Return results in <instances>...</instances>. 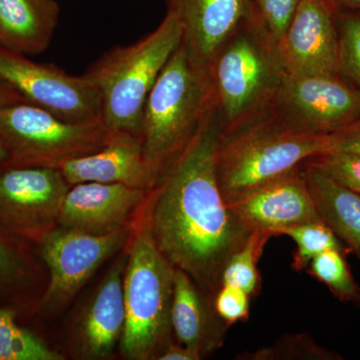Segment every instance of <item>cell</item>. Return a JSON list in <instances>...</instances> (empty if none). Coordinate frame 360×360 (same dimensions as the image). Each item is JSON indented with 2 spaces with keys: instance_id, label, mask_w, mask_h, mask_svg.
<instances>
[{
  "instance_id": "cell-1",
  "label": "cell",
  "mask_w": 360,
  "mask_h": 360,
  "mask_svg": "<svg viewBox=\"0 0 360 360\" xmlns=\"http://www.w3.org/2000/svg\"><path fill=\"white\" fill-rule=\"evenodd\" d=\"M217 110L156 182L146 217L160 252L213 297L225 265L251 233L220 191Z\"/></svg>"
},
{
  "instance_id": "cell-2",
  "label": "cell",
  "mask_w": 360,
  "mask_h": 360,
  "mask_svg": "<svg viewBox=\"0 0 360 360\" xmlns=\"http://www.w3.org/2000/svg\"><path fill=\"white\" fill-rule=\"evenodd\" d=\"M217 108L210 68L194 63L181 42L161 70L142 111V153L155 182Z\"/></svg>"
},
{
  "instance_id": "cell-3",
  "label": "cell",
  "mask_w": 360,
  "mask_h": 360,
  "mask_svg": "<svg viewBox=\"0 0 360 360\" xmlns=\"http://www.w3.org/2000/svg\"><path fill=\"white\" fill-rule=\"evenodd\" d=\"M335 134L302 131L281 117L248 123L220 137L217 172L227 203L248 195L302 167L305 161L335 148Z\"/></svg>"
},
{
  "instance_id": "cell-4",
  "label": "cell",
  "mask_w": 360,
  "mask_h": 360,
  "mask_svg": "<svg viewBox=\"0 0 360 360\" xmlns=\"http://www.w3.org/2000/svg\"><path fill=\"white\" fill-rule=\"evenodd\" d=\"M184 39L174 13L146 37L134 44L113 47L84 73L101 96V120L110 130L141 137L144 104L156 79Z\"/></svg>"
},
{
  "instance_id": "cell-5",
  "label": "cell",
  "mask_w": 360,
  "mask_h": 360,
  "mask_svg": "<svg viewBox=\"0 0 360 360\" xmlns=\"http://www.w3.org/2000/svg\"><path fill=\"white\" fill-rule=\"evenodd\" d=\"M175 269L144 220L130 241L123 274L125 323L120 342L127 359H158L172 342Z\"/></svg>"
},
{
  "instance_id": "cell-6",
  "label": "cell",
  "mask_w": 360,
  "mask_h": 360,
  "mask_svg": "<svg viewBox=\"0 0 360 360\" xmlns=\"http://www.w3.org/2000/svg\"><path fill=\"white\" fill-rule=\"evenodd\" d=\"M108 132L101 118L68 122L30 103L0 108V139L14 167L59 168L103 148Z\"/></svg>"
},
{
  "instance_id": "cell-7",
  "label": "cell",
  "mask_w": 360,
  "mask_h": 360,
  "mask_svg": "<svg viewBox=\"0 0 360 360\" xmlns=\"http://www.w3.org/2000/svg\"><path fill=\"white\" fill-rule=\"evenodd\" d=\"M0 80L27 103L72 122L101 118L98 91L82 75H73L49 63H39L0 47Z\"/></svg>"
},
{
  "instance_id": "cell-8",
  "label": "cell",
  "mask_w": 360,
  "mask_h": 360,
  "mask_svg": "<svg viewBox=\"0 0 360 360\" xmlns=\"http://www.w3.org/2000/svg\"><path fill=\"white\" fill-rule=\"evenodd\" d=\"M40 236V253L51 274L40 305L56 312L70 302L105 260L127 245L129 231L94 236L59 225Z\"/></svg>"
},
{
  "instance_id": "cell-9",
  "label": "cell",
  "mask_w": 360,
  "mask_h": 360,
  "mask_svg": "<svg viewBox=\"0 0 360 360\" xmlns=\"http://www.w3.org/2000/svg\"><path fill=\"white\" fill-rule=\"evenodd\" d=\"M217 108L221 110L226 129L222 135L243 127L251 111L276 94L281 70L276 68L264 51L248 37H243L219 52L210 65Z\"/></svg>"
},
{
  "instance_id": "cell-10",
  "label": "cell",
  "mask_w": 360,
  "mask_h": 360,
  "mask_svg": "<svg viewBox=\"0 0 360 360\" xmlns=\"http://www.w3.org/2000/svg\"><path fill=\"white\" fill-rule=\"evenodd\" d=\"M281 118L302 131L335 134L360 120V94L336 75H291L281 71L276 90Z\"/></svg>"
},
{
  "instance_id": "cell-11",
  "label": "cell",
  "mask_w": 360,
  "mask_h": 360,
  "mask_svg": "<svg viewBox=\"0 0 360 360\" xmlns=\"http://www.w3.org/2000/svg\"><path fill=\"white\" fill-rule=\"evenodd\" d=\"M70 187L56 167H14L0 172V224L41 236L58 224Z\"/></svg>"
},
{
  "instance_id": "cell-12",
  "label": "cell",
  "mask_w": 360,
  "mask_h": 360,
  "mask_svg": "<svg viewBox=\"0 0 360 360\" xmlns=\"http://www.w3.org/2000/svg\"><path fill=\"white\" fill-rule=\"evenodd\" d=\"M277 44L279 68L291 75H336L340 39L328 0H300Z\"/></svg>"
},
{
  "instance_id": "cell-13",
  "label": "cell",
  "mask_w": 360,
  "mask_h": 360,
  "mask_svg": "<svg viewBox=\"0 0 360 360\" xmlns=\"http://www.w3.org/2000/svg\"><path fill=\"white\" fill-rule=\"evenodd\" d=\"M149 193L120 184H75L66 193L58 224L94 236L122 231Z\"/></svg>"
},
{
  "instance_id": "cell-14",
  "label": "cell",
  "mask_w": 360,
  "mask_h": 360,
  "mask_svg": "<svg viewBox=\"0 0 360 360\" xmlns=\"http://www.w3.org/2000/svg\"><path fill=\"white\" fill-rule=\"evenodd\" d=\"M227 205L246 229L271 236L293 225L322 221L302 167Z\"/></svg>"
},
{
  "instance_id": "cell-15",
  "label": "cell",
  "mask_w": 360,
  "mask_h": 360,
  "mask_svg": "<svg viewBox=\"0 0 360 360\" xmlns=\"http://www.w3.org/2000/svg\"><path fill=\"white\" fill-rule=\"evenodd\" d=\"M59 169L70 186L99 182L151 191L156 184L144 161L141 137L122 130H110L103 148L70 158Z\"/></svg>"
},
{
  "instance_id": "cell-16",
  "label": "cell",
  "mask_w": 360,
  "mask_h": 360,
  "mask_svg": "<svg viewBox=\"0 0 360 360\" xmlns=\"http://www.w3.org/2000/svg\"><path fill=\"white\" fill-rule=\"evenodd\" d=\"M248 11L246 0H168L167 7L182 26L189 56L206 68Z\"/></svg>"
},
{
  "instance_id": "cell-17",
  "label": "cell",
  "mask_w": 360,
  "mask_h": 360,
  "mask_svg": "<svg viewBox=\"0 0 360 360\" xmlns=\"http://www.w3.org/2000/svg\"><path fill=\"white\" fill-rule=\"evenodd\" d=\"M127 253L108 270L82 315L77 333L80 354L86 359L108 356L122 338L125 323L123 274Z\"/></svg>"
},
{
  "instance_id": "cell-18",
  "label": "cell",
  "mask_w": 360,
  "mask_h": 360,
  "mask_svg": "<svg viewBox=\"0 0 360 360\" xmlns=\"http://www.w3.org/2000/svg\"><path fill=\"white\" fill-rule=\"evenodd\" d=\"M213 300L186 272L175 269L172 331L179 345L191 348L201 359L224 345L229 328L215 311Z\"/></svg>"
},
{
  "instance_id": "cell-19",
  "label": "cell",
  "mask_w": 360,
  "mask_h": 360,
  "mask_svg": "<svg viewBox=\"0 0 360 360\" xmlns=\"http://www.w3.org/2000/svg\"><path fill=\"white\" fill-rule=\"evenodd\" d=\"M56 0H0V47L37 56L49 49L58 27Z\"/></svg>"
},
{
  "instance_id": "cell-20",
  "label": "cell",
  "mask_w": 360,
  "mask_h": 360,
  "mask_svg": "<svg viewBox=\"0 0 360 360\" xmlns=\"http://www.w3.org/2000/svg\"><path fill=\"white\" fill-rule=\"evenodd\" d=\"M302 174L321 219L340 241H345L348 251H352L360 262V194L305 163Z\"/></svg>"
},
{
  "instance_id": "cell-21",
  "label": "cell",
  "mask_w": 360,
  "mask_h": 360,
  "mask_svg": "<svg viewBox=\"0 0 360 360\" xmlns=\"http://www.w3.org/2000/svg\"><path fill=\"white\" fill-rule=\"evenodd\" d=\"M270 238L272 236L269 232L251 231L245 245L229 258L225 265L221 285L236 286L250 296L257 295L260 285L257 262Z\"/></svg>"
},
{
  "instance_id": "cell-22",
  "label": "cell",
  "mask_w": 360,
  "mask_h": 360,
  "mask_svg": "<svg viewBox=\"0 0 360 360\" xmlns=\"http://www.w3.org/2000/svg\"><path fill=\"white\" fill-rule=\"evenodd\" d=\"M44 340L14 321L13 312L0 310V360H60Z\"/></svg>"
},
{
  "instance_id": "cell-23",
  "label": "cell",
  "mask_w": 360,
  "mask_h": 360,
  "mask_svg": "<svg viewBox=\"0 0 360 360\" xmlns=\"http://www.w3.org/2000/svg\"><path fill=\"white\" fill-rule=\"evenodd\" d=\"M288 236L295 241L296 250L291 266L295 271L307 269L309 262L324 251H348L343 248L340 239L323 221L293 225L279 231L277 236Z\"/></svg>"
},
{
  "instance_id": "cell-24",
  "label": "cell",
  "mask_w": 360,
  "mask_h": 360,
  "mask_svg": "<svg viewBox=\"0 0 360 360\" xmlns=\"http://www.w3.org/2000/svg\"><path fill=\"white\" fill-rule=\"evenodd\" d=\"M345 251L326 250L315 257L307 272L341 302L360 303V286L354 281L345 258Z\"/></svg>"
},
{
  "instance_id": "cell-25",
  "label": "cell",
  "mask_w": 360,
  "mask_h": 360,
  "mask_svg": "<svg viewBox=\"0 0 360 360\" xmlns=\"http://www.w3.org/2000/svg\"><path fill=\"white\" fill-rule=\"evenodd\" d=\"M238 359L245 360H329L338 359V355L317 345L309 335L286 336L270 347L255 352H243Z\"/></svg>"
},
{
  "instance_id": "cell-26",
  "label": "cell",
  "mask_w": 360,
  "mask_h": 360,
  "mask_svg": "<svg viewBox=\"0 0 360 360\" xmlns=\"http://www.w3.org/2000/svg\"><path fill=\"white\" fill-rule=\"evenodd\" d=\"M345 188L360 194V153L331 148L305 161Z\"/></svg>"
},
{
  "instance_id": "cell-27",
  "label": "cell",
  "mask_w": 360,
  "mask_h": 360,
  "mask_svg": "<svg viewBox=\"0 0 360 360\" xmlns=\"http://www.w3.org/2000/svg\"><path fill=\"white\" fill-rule=\"evenodd\" d=\"M250 296L240 288L231 285H221L213 300L215 311L227 324L248 321L250 317Z\"/></svg>"
},
{
  "instance_id": "cell-28",
  "label": "cell",
  "mask_w": 360,
  "mask_h": 360,
  "mask_svg": "<svg viewBox=\"0 0 360 360\" xmlns=\"http://www.w3.org/2000/svg\"><path fill=\"white\" fill-rule=\"evenodd\" d=\"M340 68L360 85V18H347L341 25Z\"/></svg>"
},
{
  "instance_id": "cell-29",
  "label": "cell",
  "mask_w": 360,
  "mask_h": 360,
  "mask_svg": "<svg viewBox=\"0 0 360 360\" xmlns=\"http://www.w3.org/2000/svg\"><path fill=\"white\" fill-rule=\"evenodd\" d=\"M272 37L278 41L288 30L300 0H257Z\"/></svg>"
},
{
  "instance_id": "cell-30",
  "label": "cell",
  "mask_w": 360,
  "mask_h": 360,
  "mask_svg": "<svg viewBox=\"0 0 360 360\" xmlns=\"http://www.w3.org/2000/svg\"><path fill=\"white\" fill-rule=\"evenodd\" d=\"M335 149L360 153V120L335 134Z\"/></svg>"
},
{
  "instance_id": "cell-31",
  "label": "cell",
  "mask_w": 360,
  "mask_h": 360,
  "mask_svg": "<svg viewBox=\"0 0 360 360\" xmlns=\"http://www.w3.org/2000/svg\"><path fill=\"white\" fill-rule=\"evenodd\" d=\"M158 359L160 360H200L201 356L191 350V348L184 347L179 342H169L162 354Z\"/></svg>"
},
{
  "instance_id": "cell-32",
  "label": "cell",
  "mask_w": 360,
  "mask_h": 360,
  "mask_svg": "<svg viewBox=\"0 0 360 360\" xmlns=\"http://www.w3.org/2000/svg\"><path fill=\"white\" fill-rule=\"evenodd\" d=\"M16 269V262L11 251L0 241V281L13 276Z\"/></svg>"
},
{
  "instance_id": "cell-33",
  "label": "cell",
  "mask_w": 360,
  "mask_h": 360,
  "mask_svg": "<svg viewBox=\"0 0 360 360\" xmlns=\"http://www.w3.org/2000/svg\"><path fill=\"white\" fill-rule=\"evenodd\" d=\"M20 103H27V101L13 87L0 80V108Z\"/></svg>"
},
{
  "instance_id": "cell-34",
  "label": "cell",
  "mask_w": 360,
  "mask_h": 360,
  "mask_svg": "<svg viewBox=\"0 0 360 360\" xmlns=\"http://www.w3.org/2000/svg\"><path fill=\"white\" fill-rule=\"evenodd\" d=\"M7 162H11V155H9L6 144L0 139V172H1L2 168L6 167Z\"/></svg>"
},
{
  "instance_id": "cell-35",
  "label": "cell",
  "mask_w": 360,
  "mask_h": 360,
  "mask_svg": "<svg viewBox=\"0 0 360 360\" xmlns=\"http://www.w3.org/2000/svg\"><path fill=\"white\" fill-rule=\"evenodd\" d=\"M335 1L340 2L345 6L360 7V0H335Z\"/></svg>"
}]
</instances>
